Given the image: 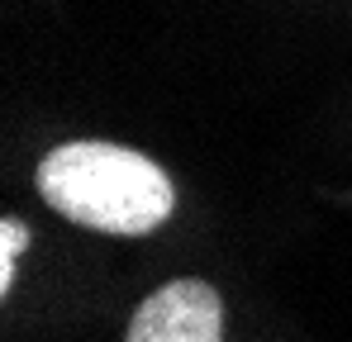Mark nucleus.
<instances>
[{
  "label": "nucleus",
  "mask_w": 352,
  "mask_h": 342,
  "mask_svg": "<svg viewBox=\"0 0 352 342\" xmlns=\"http://www.w3.org/2000/svg\"><path fill=\"white\" fill-rule=\"evenodd\" d=\"M124 342H224V299L195 276L172 281L133 309Z\"/></svg>",
  "instance_id": "nucleus-2"
},
{
  "label": "nucleus",
  "mask_w": 352,
  "mask_h": 342,
  "mask_svg": "<svg viewBox=\"0 0 352 342\" xmlns=\"http://www.w3.org/2000/svg\"><path fill=\"white\" fill-rule=\"evenodd\" d=\"M24 247H29V224L0 219V295L14 290V266H19V252Z\"/></svg>",
  "instance_id": "nucleus-3"
},
{
  "label": "nucleus",
  "mask_w": 352,
  "mask_h": 342,
  "mask_svg": "<svg viewBox=\"0 0 352 342\" xmlns=\"http://www.w3.org/2000/svg\"><path fill=\"white\" fill-rule=\"evenodd\" d=\"M34 181L58 214L115 238H143L176 209L172 176L119 143H62L38 162Z\"/></svg>",
  "instance_id": "nucleus-1"
}]
</instances>
